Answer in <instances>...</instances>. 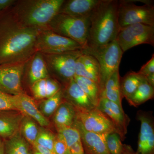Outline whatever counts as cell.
I'll use <instances>...</instances> for the list:
<instances>
[{
	"instance_id": "obj_1",
	"label": "cell",
	"mask_w": 154,
	"mask_h": 154,
	"mask_svg": "<svg viewBox=\"0 0 154 154\" xmlns=\"http://www.w3.org/2000/svg\"><path fill=\"white\" fill-rule=\"evenodd\" d=\"M41 30L27 28L10 11L0 16V65L26 63L36 52V37Z\"/></svg>"
},
{
	"instance_id": "obj_2",
	"label": "cell",
	"mask_w": 154,
	"mask_h": 154,
	"mask_svg": "<svg viewBox=\"0 0 154 154\" xmlns=\"http://www.w3.org/2000/svg\"><path fill=\"white\" fill-rule=\"evenodd\" d=\"M119 1L102 0L90 17L87 43L83 54L96 51L116 39L120 29Z\"/></svg>"
},
{
	"instance_id": "obj_3",
	"label": "cell",
	"mask_w": 154,
	"mask_h": 154,
	"mask_svg": "<svg viewBox=\"0 0 154 154\" xmlns=\"http://www.w3.org/2000/svg\"><path fill=\"white\" fill-rule=\"evenodd\" d=\"M64 0L17 1L10 11L22 26L39 30L48 29L51 20L58 14Z\"/></svg>"
},
{
	"instance_id": "obj_4",
	"label": "cell",
	"mask_w": 154,
	"mask_h": 154,
	"mask_svg": "<svg viewBox=\"0 0 154 154\" xmlns=\"http://www.w3.org/2000/svg\"><path fill=\"white\" fill-rule=\"evenodd\" d=\"M89 25V19L58 14L49 23L48 29L76 42L84 48L87 43Z\"/></svg>"
},
{
	"instance_id": "obj_5",
	"label": "cell",
	"mask_w": 154,
	"mask_h": 154,
	"mask_svg": "<svg viewBox=\"0 0 154 154\" xmlns=\"http://www.w3.org/2000/svg\"><path fill=\"white\" fill-rule=\"evenodd\" d=\"M82 50L56 54H42L48 72L55 76V80L62 87L73 79L76 62L83 54Z\"/></svg>"
},
{
	"instance_id": "obj_6",
	"label": "cell",
	"mask_w": 154,
	"mask_h": 154,
	"mask_svg": "<svg viewBox=\"0 0 154 154\" xmlns=\"http://www.w3.org/2000/svg\"><path fill=\"white\" fill-rule=\"evenodd\" d=\"M123 53L115 40L104 47L86 54L93 56L99 63V86L102 95L107 80L119 70Z\"/></svg>"
},
{
	"instance_id": "obj_7",
	"label": "cell",
	"mask_w": 154,
	"mask_h": 154,
	"mask_svg": "<svg viewBox=\"0 0 154 154\" xmlns=\"http://www.w3.org/2000/svg\"><path fill=\"white\" fill-rule=\"evenodd\" d=\"M36 52L52 54L81 50L83 46L76 42L55 33L49 29L40 30L35 45Z\"/></svg>"
},
{
	"instance_id": "obj_8",
	"label": "cell",
	"mask_w": 154,
	"mask_h": 154,
	"mask_svg": "<svg viewBox=\"0 0 154 154\" xmlns=\"http://www.w3.org/2000/svg\"><path fill=\"white\" fill-rule=\"evenodd\" d=\"M118 23L120 28L136 24L154 26V7L152 3L137 5L132 1H119Z\"/></svg>"
},
{
	"instance_id": "obj_9",
	"label": "cell",
	"mask_w": 154,
	"mask_h": 154,
	"mask_svg": "<svg viewBox=\"0 0 154 154\" xmlns=\"http://www.w3.org/2000/svg\"><path fill=\"white\" fill-rule=\"evenodd\" d=\"M116 40L123 53L141 44L154 46V26L136 24L120 28Z\"/></svg>"
},
{
	"instance_id": "obj_10",
	"label": "cell",
	"mask_w": 154,
	"mask_h": 154,
	"mask_svg": "<svg viewBox=\"0 0 154 154\" xmlns=\"http://www.w3.org/2000/svg\"><path fill=\"white\" fill-rule=\"evenodd\" d=\"M75 110L76 119L87 131L106 135L116 133L112 122L97 107L89 110Z\"/></svg>"
},
{
	"instance_id": "obj_11",
	"label": "cell",
	"mask_w": 154,
	"mask_h": 154,
	"mask_svg": "<svg viewBox=\"0 0 154 154\" xmlns=\"http://www.w3.org/2000/svg\"><path fill=\"white\" fill-rule=\"evenodd\" d=\"M26 63L0 65V91L13 96L24 93L22 79Z\"/></svg>"
},
{
	"instance_id": "obj_12",
	"label": "cell",
	"mask_w": 154,
	"mask_h": 154,
	"mask_svg": "<svg viewBox=\"0 0 154 154\" xmlns=\"http://www.w3.org/2000/svg\"><path fill=\"white\" fill-rule=\"evenodd\" d=\"M136 118L140 122L137 151L134 154H154V119L152 111L139 110Z\"/></svg>"
},
{
	"instance_id": "obj_13",
	"label": "cell",
	"mask_w": 154,
	"mask_h": 154,
	"mask_svg": "<svg viewBox=\"0 0 154 154\" xmlns=\"http://www.w3.org/2000/svg\"><path fill=\"white\" fill-rule=\"evenodd\" d=\"M97 108L104 113L113 123L122 141L125 140L130 119L123 108L115 103L102 97Z\"/></svg>"
},
{
	"instance_id": "obj_14",
	"label": "cell",
	"mask_w": 154,
	"mask_h": 154,
	"mask_svg": "<svg viewBox=\"0 0 154 154\" xmlns=\"http://www.w3.org/2000/svg\"><path fill=\"white\" fill-rule=\"evenodd\" d=\"M72 126L79 132L85 154H110L106 145L107 135L87 131L76 118Z\"/></svg>"
},
{
	"instance_id": "obj_15",
	"label": "cell",
	"mask_w": 154,
	"mask_h": 154,
	"mask_svg": "<svg viewBox=\"0 0 154 154\" xmlns=\"http://www.w3.org/2000/svg\"><path fill=\"white\" fill-rule=\"evenodd\" d=\"M12 103L15 109L35 120L42 127L48 126L49 122L39 111L34 99L25 93L11 95Z\"/></svg>"
},
{
	"instance_id": "obj_16",
	"label": "cell",
	"mask_w": 154,
	"mask_h": 154,
	"mask_svg": "<svg viewBox=\"0 0 154 154\" xmlns=\"http://www.w3.org/2000/svg\"><path fill=\"white\" fill-rule=\"evenodd\" d=\"M102 0H64L58 14L90 19Z\"/></svg>"
},
{
	"instance_id": "obj_17",
	"label": "cell",
	"mask_w": 154,
	"mask_h": 154,
	"mask_svg": "<svg viewBox=\"0 0 154 154\" xmlns=\"http://www.w3.org/2000/svg\"><path fill=\"white\" fill-rule=\"evenodd\" d=\"M61 90L63 100L70 103L77 110H89L96 107L74 79L62 87Z\"/></svg>"
},
{
	"instance_id": "obj_18",
	"label": "cell",
	"mask_w": 154,
	"mask_h": 154,
	"mask_svg": "<svg viewBox=\"0 0 154 154\" xmlns=\"http://www.w3.org/2000/svg\"><path fill=\"white\" fill-rule=\"evenodd\" d=\"M24 116L17 110L0 111V137L7 140L19 132Z\"/></svg>"
},
{
	"instance_id": "obj_19",
	"label": "cell",
	"mask_w": 154,
	"mask_h": 154,
	"mask_svg": "<svg viewBox=\"0 0 154 154\" xmlns=\"http://www.w3.org/2000/svg\"><path fill=\"white\" fill-rule=\"evenodd\" d=\"M28 76L31 86L41 79L49 77L44 57L41 53L36 52L26 63Z\"/></svg>"
},
{
	"instance_id": "obj_20",
	"label": "cell",
	"mask_w": 154,
	"mask_h": 154,
	"mask_svg": "<svg viewBox=\"0 0 154 154\" xmlns=\"http://www.w3.org/2000/svg\"><path fill=\"white\" fill-rule=\"evenodd\" d=\"M62 86L55 79L48 77L37 81L31 86V91L36 99L50 98L60 91Z\"/></svg>"
},
{
	"instance_id": "obj_21",
	"label": "cell",
	"mask_w": 154,
	"mask_h": 154,
	"mask_svg": "<svg viewBox=\"0 0 154 154\" xmlns=\"http://www.w3.org/2000/svg\"><path fill=\"white\" fill-rule=\"evenodd\" d=\"M54 114L53 120L56 128L72 126L76 118L75 108L70 103L64 100Z\"/></svg>"
},
{
	"instance_id": "obj_22",
	"label": "cell",
	"mask_w": 154,
	"mask_h": 154,
	"mask_svg": "<svg viewBox=\"0 0 154 154\" xmlns=\"http://www.w3.org/2000/svg\"><path fill=\"white\" fill-rule=\"evenodd\" d=\"M119 71H116L107 80L102 93V98L112 101L122 108Z\"/></svg>"
},
{
	"instance_id": "obj_23",
	"label": "cell",
	"mask_w": 154,
	"mask_h": 154,
	"mask_svg": "<svg viewBox=\"0 0 154 154\" xmlns=\"http://www.w3.org/2000/svg\"><path fill=\"white\" fill-rule=\"evenodd\" d=\"M75 82L88 96L95 107H97L102 98V92L99 84L85 77L75 75Z\"/></svg>"
},
{
	"instance_id": "obj_24",
	"label": "cell",
	"mask_w": 154,
	"mask_h": 154,
	"mask_svg": "<svg viewBox=\"0 0 154 154\" xmlns=\"http://www.w3.org/2000/svg\"><path fill=\"white\" fill-rule=\"evenodd\" d=\"M30 144L25 140L19 131L16 134L6 140L5 154H31Z\"/></svg>"
},
{
	"instance_id": "obj_25",
	"label": "cell",
	"mask_w": 154,
	"mask_h": 154,
	"mask_svg": "<svg viewBox=\"0 0 154 154\" xmlns=\"http://www.w3.org/2000/svg\"><path fill=\"white\" fill-rule=\"evenodd\" d=\"M145 78L138 72H130L120 79V90L122 98L126 99L136 91L141 82Z\"/></svg>"
},
{
	"instance_id": "obj_26",
	"label": "cell",
	"mask_w": 154,
	"mask_h": 154,
	"mask_svg": "<svg viewBox=\"0 0 154 154\" xmlns=\"http://www.w3.org/2000/svg\"><path fill=\"white\" fill-rule=\"evenodd\" d=\"M154 96V88L151 86L145 79L133 95L126 100L130 105L137 107L146 101L152 99Z\"/></svg>"
},
{
	"instance_id": "obj_27",
	"label": "cell",
	"mask_w": 154,
	"mask_h": 154,
	"mask_svg": "<svg viewBox=\"0 0 154 154\" xmlns=\"http://www.w3.org/2000/svg\"><path fill=\"white\" fill-rule=\"evenodd\" d=\"M39 129V127L35 120L28 116H24L20 126V132L30 145H33L36 142Z\"/></svg>"
},
{
	"instance_id": "obj_28",
	"label": "cell",
	"mask_w": 154,
	"mask_h": 154,
	"mask_svg": "<svg viewBox=\"0 0 154 154\" xmlns=\"http://www.w3.org/2000/svg\"><path fill=\"white\" fill-rule=\"evenodd\" d=\"M64 101L61 89L53 96L45 99L39 104L38 108L42 115L49 117L54 113Z\"/></svg>"
},
{
	"instance_id": "obj_29",
	"label": "cell",
	"mask_w": 154,
	"mask_h": 154,
	"mask_svg": "<svg viewBox=\"0 0 154 154\" xmlns=\"http://www.w3.org/2000/svg\"><path fill=\"white\" fill-rule=\"evenodd\" d=\"M57 135L66 144L69 148L74 144L81 141L79 131L74 126H65L57 128Z\"/></svg>"
},
{
	"instance_id": "obj_30",
	"label": "cell",
	"mask_w": 154,
	"mask_h": 154,
	"mask_svg": "<svg viewBox=\"0 0 154 154\" xmlns=\"http://www.w3.org/2000/svg\"><path fill=\"white\" fill-rule=\"evenodd\" d=\"M106 142L110 154H124L129 147L122 143L120 137L115 132L107 135Z\"/></svg>"
},
{
	"instance_id": "obj_31",
	"label": "cell",
	"mask_w": 154,
	"mask_h": 154,
	"mask_svg": "<svg viewBox=\"0 0 154 154\" xmlns=\"http://www.w3.org/2000/svg\"><path fill=\"white\" fill-rule=\"evenodd\" d=\"M55 138V135L42 127H40L35 143L46 148L53 153Z\"/></svg>"
},
{
	"instance_id": "obj_32",
	"label": "cell",
	"mask_w": 154,
	"mask_h": 154,
	"mask_svg": "<svg viewBox=\"0 0 154 154\" xmlns=\"http://www.w3.org/2000/svg\"><path fill=\"white\" fill-rule=\"evenodd\" d=\"M80 58L86 67L99 78V64L96 58L86 54H83Z\"/></svg>"
},
{
	"instance_id": "obj_33",
	"label": "cell",
	"mask_w": 154,
	"mask_h": 154,
	"mask_svg": "<svg viewBox=\"0 0 154 154\" xmlns=\"http://www.w3.org/2000/svg\"><path fill=\"white\" fill-rule=\"evenodd\" d=\"M17 110L14 107L11 95L0 91V111Z\"/></svg>"
},
{
	"instance_id": "obj_34",
	"label": "cell",
	"mask_w": 154,
	"mask_h": 154,
	"mask_svg": "<svg viewBox=\"0 0 154 154\" xmlns=\"http://www.w3.org/2000/svg\"><path fill=\"white\" fill-rule=\"evenodd\" d=\"M53 153L54 154H70L69 149L64 141L58 135H56Z\"/></svg>"
},
{
	"instance_id": "obj_35",
	"label": "cell",
	"mask_w": 154,
	"mask_h": 154,
	"mask_svg": "<svg viewBox=\"0 0 154 154\" xmlns=\"http://www.w3.org/2000/svg\"><path fill=\"white\" fill-rule=\"evenodd\" d=\"M139 74L146 78L149 75L154 73V55L152 54L151 59L142 66L139 71L137 72Z\"/></svg>"
},
{
	"instance_id": "obj_36",
	"label": "cell",
	"mask_w": 154,
	"mask_h": 154,
	"mask_svg": "<svg viewBox=\"0 0 154 154\" xmlns=\"http://www.w3.org/2000/svg\"><path fill=\"white\" fill-rule=\"evenodd\" d=\"M69 149L70 154H85L82 141L73 145Z\"/></svg>"
},
{
	"instance_id": "obj_37",
	"label": "cell",
	"mask_w": 154,
	"mask_h": 154,
	"mask_svg": "<svg viewBox=\"0 0 154 154\" xmlns=\"http://www.w3.org/2000/svg\"><path fill=\"white\" fill-rule=\"evenodd\" d=\"M16 1L15 0H0V12L10 8L15 4Z\"/></svg>"
},
{
	"instance_id": "obj_38",
	"label": "cell",
	"mask_w": 154,
	"mask_h": 154,
	"mask_svg": "<svg viewBox=\"0 0 154 154\" xmlns=\"http://www.w3.org/2000/svg\"><path fill=\"white\" fill-rule=\"evenodd\" d=\"M32 146L33 148L40 154H53L52 152L48 149L38 144L35 143Z\"/></svg>"
},
{
	"instance_id": "obj_39",
	"label": "cell",
	"mask_w": 154,
	"mask_h": 154,
	"mask_svg": "<svg viewBox=\"0 0 154 154\" xmlns=\"http://www.w3.org/2000/svg\"><path fill=\"white\" fill-rule=\"evenodd\" d=\"M145 79L149 84L153 88H154V73L146 77Z\"/></svg>"
},
{
	"instance_id": "obj_40",
	"label": "cell",
	"mask_w": 154,
	"mask_h": 154,
	"mask_svg": "<svg viewBox=\"0 0 154 154\" xmlns=\"http://www.w3.org/2000/svg\"><path fill=\"white\" fill-rule=\"evenodd\" d=\"M0 154H5V143L0 137Z\"/></svg>"
},
{
	"instance_id": "obj_41",
	"label": "cell",
	"mask_w": 154,
	"mask_h": 154,
	"mask_svg": "<svg viewBox=\"0 0 154 154\" xmlns=\"http://www.w3.org/2000/svg\"><path fill=\"white\" fill-rule=\"evenodd\" d=\"M134 152L133 151L131 148V147H128V149L127 150L126 152H125V153L124 154H134Z\"/></svg>"
},
{
	"instance_id": "obj_42",
	"label": "cell",
	"mask_w": 154,
	"mask_h": 154,
	"mask_svg": "<svg viewBox=\"0 0 154 154\" xmlns=\"http://www.w3.org/2000/svg\"><path fill=\"white\" fill-rule=\"evenodd\" d=\"M31 154H40L38 152L36 151L35 149L33 148L32 149V152H31Z\"/></svg>"
},
{
	"instance_id": "obj_43",
	"label": "cell",
	"mask_w": 154,
	"mask_h": 154,
	"mask_svg": "<svg viewBox=\"0 0 154 154\" xmlns=\"http://www.w3.org/2000/svg\"><path fill=\"white\" fill-rule=\"evenodd\" d=\"M53 154H54L53 153Z\"/></svg>"
}]
</instances>
